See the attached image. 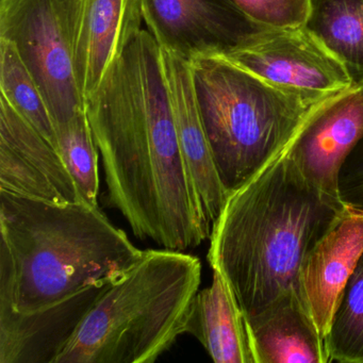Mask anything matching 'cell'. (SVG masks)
I'll return each mask as SVG.
<instances>
[{"mask_svg": "<svg viewBox=\"0 0 363 363\" xmlns=\"http://www.w3.org/2000/svg\"><path fill=\"white\" fill-rule=\"evenodd\" d=\"M110 203L135 237L186 250L211 235L182 156L162 50L141 30L86 99Z\"/></svg>", "mask_w": 363, "mask_h": 363, "instance_id": "obj_1", "label": "cell"}, {"mask_svg": "<svg viewBox=\"0 0 363 363\" xmlns=\"http://www.w3.org/2000/svg\"><path fill=\"white\" fill-rule=\"evenodd\" d=\"M345 209L301 176L286 146L229 194L212 224L208 261L228 282L245 318L297 292L306 255Z\"/></svg>", "mask_w": 363, "mask_h": 363, "instance_id": "obj_2", "label": "cell"}, {"mask_svg": "<svg viewBox=\"0 0 363 363\" xmlns=\"http://www.w3.org/2000/svg\"><path fill=\"white\" fill-rule=\"evenodd\" d=\"M0 305L21 313L124 277L143 258L99 207L0 190Z\"/></svg>", "mask_w": 363, "mask_h": 363, "instance_id": "obj_3", "label": "cell"}, {"mask_svg": "<svg viewBox=\"0 0 363 363\" xmlns=\"http://www.w3.org/2000/svg\"><path fill=\"white\" fill-rule=\"evenodd\" d=\"M201 281L199 257L146 250L95 301L55 363H152L186 333Z\"/></svg>", "mask_w": 363, "mask_h": 363, "instance_id": "obj_4", "label": "cell"}, {"mask_svg": "<svg viewBox=\"0 0 363 363\" xmlns=\"http://www.w3.org/2000/svg\"><path fill=\"white\" fill-rule=\"evenodd\" d=\"M190 65L203 128L229 194L275 159L323 101L280 90L224 57Z\"/></svg>", "mask_w": 363, "mask_h": 363, "instance_id": "obj_5", "label": "cell"}, {"mask_svg": "<svg viewBox=\"0 0 363 363\" xmlns=\"http://www.w3.org/2000/svg\"><path fill=\"white\" fill-rule=\"evenodd\" d=\"M82 0H0V40L10 42L39 86L55 126L86 110L76 77Z\"/></svg>", "mask_w": 363, "mask_h": 363, "instance_id": "obj_6", "label": "cell"}, {"mask_svg": "<svg viewBox=\"0 0 363 363\" xmlns=\"http://www.w3.org/2000/svg\"><path fill=\"white\" fill-rule=\"evenodd\" d=\"M224 58L311 103L356 84L344 65L303 26L267 29Z\"/></svg>", "mask_w": 363, "mask_h": 363, "instance_id": "obj_7", "label": "cell"}, {"mask_svg": "<svg viewBox=\"0 0 363 363\" xmlns=\"http://www.w3.org/2000/svg\"><path fill=\"white\" fill-rule=\"evenodd\" d=\"M143 18L161 50L184 60L226 57L263 31L230 0H142Z\"/></svg>", "mask_w": 363, "mask_h": 363, "instance_id": "obj_8", "label": "cell"}, {"mask_svg": "<svg viewBox=\"0 0 363 363\" xmlns=\"http://www.w3.org/2000/svg\"><path fill=\"white\" fill-rule=\"evenodd\" d=\"M362 137L363 84H354L316 106L289 142L286 152L310 184L343 203L340 172Z\"/></svg>", "mask_w": 363, "mask_h": 363, "instance_id": "obj_9", "label": "cell"}, {"mask_svg": "<svg viewBox=\"0 0 363 363\" xmlns=\"http://www.w3.org/2000/svg\"><path fill=\"white\" fill-rule=\"evenodd\" d=\"M0 190L48 203H86L60 152L3 96Z\"/></svg>", "mask_w": 363, "mask_h": 363, "instance_id": "obj_10", "label": "cell"}, {"mask_svg": "<svg viewBox=\"0 0 363 363\" xmlns=\"http://www.w3.org/2000/svg\"><path fill=\"white\" fill-rule=\"evenodd\" d=\"M363 254V213L346 207L306 255L297 294L325 340L346 282Z\"/></svg>", "mask_w": 363, "mask_h": 363, "instance_id": "obj_11", "label": "cell"}, {"mask_svg": "<svg viewBox=\"0 0 363 363\" xmlns=\"http://www.w3.org/2000/svg\"><path fill=\"white\" fill-rule=\"evenodd\" d=\"M110 284L90 286L61 303L29 313L0 305V363H55Z\"/></svg>", "mask_w": 363, "mask_h": 363, "instance_id": "obj_12", "label": "cell"}, {"mask_svg": "<svg viewBox=\"0 0 363 363\" xmlns=\"http://www.w3.org/2000/svg\"><path fill=\"white\" fill-rule=\"evenodd\" d=\"M143 20L142 0H82L75 67L84 101L141 33Z\"/></svg>", "mask_w": 363, "mask_h": 363, "instance_id": "obj_13", "label": "cell"}, {"mask_svg": "<svg viewBox=\"0 0 363 363\" xmlns=\"http://www.w3.org/2000/svg\"><path fill=\"white\" fill-rule=\"evenodd\" d=\"M162 61L180 150L194 180L206 216L213 224L226 203L229 192L220 180L203 128L191 65L165 50H162Z\"/></svg>", "mask_w": 363, "mask_h": 363, "instance_id": "obj_14", "label": "cell"}, {"mask_svg": "<svg viewBox=\"0 0 363 363\" xmlns=\"http://www.w3.org/2000/svg\"><path fill=\"white\" fill-rule=\"evenodd\" d=\"M245 320L255 363H329L325 340L295 291Z\"/></svg>", "mask_w": 363, "mask_h": 363, "instance_id": "obj_15", "label": "cell"}, {"mask_svg": "<svg viewBox=\"0 0 363 363\" xmlns=\"http://www.w3.org/2000/svg\"><path fill=\"white\" fill-rule=\"evenodd\" d=\"M186 333L194 335L216 363H255L245 316L222 274L195 295Z\"/></svg>", "mask_w": 363, "mask_h": 363, "instance_id": "obj_16", "label": "cell"}, {"mask_svg": "<svg viewBox=\"0 0 363 363\" xmlns=\"http://www.w3.org/2000/svg\"><path fill=\"white\" fill-rule=\"evenodd\" d=\"M306 29L363 82V0H309Z\"/></svg>", "mask_w": 363, "mask_h": 363, "instance_id": "obj_17", "label": "cell"}, {"mask_svg": "<svg viewBox=\"0 0 363 363\" xmlns=\"http://www.w3.org/2000/svg\"><path fill=\"white\" fill-rule=\"evenodd\" d=\"M0 96L58 150L52 114L35 78L16 48L0 40Z\"/></svg>", "mask_w": 363, "mask_h": 363, "instance_id": "obj_18", "label": "cell"}, {"mask_svg": "<svg viewBox=\"0 0 363 363\" xmlns=\"http://www.w3.org/2000/svg\"><path fill=\"white\" fill-rule=\"evenodd\" d=\"M325 344L329 362L363 363V254L344 286Z\"/></svg>", "mask_w": 363, "mask_h": 363, "instance_id": "obj_19", "label": "cell"}, {"mask_svg": "<svg viewBox=\"0 0 363 363\" xmlns=\"http://www.w3.org/2000/svg\"><path fill=\"white\" fill-rule=\"evenodd\" d=\"M58 150L73 176L82 199L99 207V147L86 110L57 127Z\"/></svg>", "mask_w": 363, "mask_h": 363, "instance_id": "obj_20", "label": "cell"}, {"mask_svg": "<svg viewBox=\"0 0 363 363\" xmlns=\"http://www.w3.org/2000/svg\"><path fill=\"white\" fill-rule=\"evenodd\" d=\"M248 18L267 29L303 26L309 0H230Z\"/></svg>", "mask_w": 363, "mask_h": 363, "instance_id": "obj_21", "label": "cell"}, {"mask_svg": "<svg viewBox=\"0 0 363 363\" xmlns=\"http://www.w3.org/2000/svg\"><path fill=\"white\" fill-rule=\"evenodd\" d=\"M339 190L346 207L363 213V137L342 165Z\"/></svg>", "mask_w": 363, "mask_h": 363, "instance_id": "obj_22", "label": "cell"}]
</instances>
